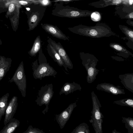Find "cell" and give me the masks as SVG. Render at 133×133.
<instances>
[{
    "mask_svg": "<svg viewBox=\"0 0 133 133\" xmlns=\"http://www.w3.org/2000/svg\"><path fill=\"white\" fill-rule=\"evenodd\" d=\"M68 29L74 33L92 38H100L114 35L110 28L103 23L98 24L95 26H91L79 25L69 27Z\"/></svg>",
    "mask_w": 133,
    "mask_h": 133,
    "instance_id": "6da1fadb",
    "label": "cell"
},
{
    "mask_svg": "<svg viewBox=\"0 0 133 133\" xmlns=\"http://www.w3.org/2000/svg\"><path fill=\"white\" fill-rule=\"evenodd\" d=\"M64 4L61 2H55L52 14L60 17L74 18L90 16L92 12L88 10H80L68 5L64 6Z\"/></svg>",
    "mask_w": 133,
    "mask_h": 133,
    "instance_id": "7a4b0ae2",
    "label": "cell"
},
{
    "mask_svg": "<svg viewBox=\"0 0 133 133\" xmlns=\"http://www.w3.org/2000/svg\"><path fill=\"white\" fill-rule=\"evenodd\" d=\"M38 60L39 63L38 65L37 59L33 63V75L35 79H41L44 77L55 76L57 72L53 68L47 63L46 58L43 53L42 48L39 52Z\"/></svg>",
    "mask_w": 133,
    "mask_h": 133,
    "instance_id": "3957f363",
    "label": "cell"
},
{
    "mask_svg": "<svg viewBox=\"0 0 133 133\" xmlns=\"http://www.w3.org/2000/svg\"><path fill=\"white\" fill-rule=\"evenodd\" d=\"M91 96L92 109L89 121L91 124L95 133H103L102 124L104 116L100 111L102 106L94 91L91 92Z\"/></svg>",
    "mask_w": 133,
    "mask_h": 133,
    "instance_id": "277c9868",
    "label": "cell"
},
{
    "mask_svg": "<svg viewBox=\"0 0 133 133\" xmlns=\"http://www.w3.org/2000/svg\"><path fill=\"white\" fill-rule=\"evenodd\" d=\"M79 55L82 64L87 71V82L91 83L95 80L99 71L96 68L98 60L94 55L90 54L81 52Z\"/></svg>",
    "mask_w": 133,
    "mask_h": 133,
    "instance_id": "5b68a950",
    "label": "cell"
},
{
    "mask_svg": "<svg viewBox=\"0 0 133 133\" xmlns=\"http://www.w3.org/2000/svg\"><path fill=\"white\" fill-rule=\"evenodd\" d=\"M27 10L28 14L29 30H34L38 25L44 15L46 7L39 4L32 3Z\"/></svg>",
    "mask_w": 133,
    "mask_h": 133,
    "instance_id": "8992f818",
    "label": "cell"
},
{
    "mask_svg": "<svg viewBox=\"0 0 133 133\" xmlns=\"http://www.w3.org/2000/svg\"><path fill=\"white\" fill-rule=\"evenodd\" d=\"M54 93L52 84H46L42 86L39 91L38 96L35 102L39 106H41L44 105L46 106L45 108L42 112L44 114L48 111V105Z\"/></svg>",
    "mask_w": 133,
    "mask_h": 133,
    "instance_id": "52a82bcc",
    "label": "cell"
},
{
    "mask_svg": "<svg viewBox=\"0 0 133 133\" xmlns=\"http://www.w3.org/2000/svg\"><path fill=\"white\" fill-rule=\"evenodd\" d=\"M9 82L15 83L20 91L22 96L24 97H25L26 82L23 62L19 65Z\"/></svg>",
    "mask_w": 133,
    "mask_h": 133,
    "instance_id": "ba28073f",
    "label": "cell"
},
{
    "mask_svg": "<svg viewBox=\"0 0 133 133\" xmlns=\"http://www.w3.org/2000/svg\"><path fill=\"white\" fill-rule=\"evenodd\" d=\"M47 42L52 45L58 53L64 62L66 69H71L73 68L72 63L65 50L59 42L57 43L51 38L48 37Z\"/></svg>",
    "mask_w": 133,
    "mask_h": 133,
    "instance_id": "9c48e42d",
    "label": "cell"
},
{
    "mask_svg": "<svg viewBox=\"0 0 133 133\" xmlns=\"http://www.w3.org/2000/svg\"><path fill=\"white\" fill-rule=\"evenodd\" d=\"M77 106L76 102L71 103L60 114L55 115V119L61 129H62L64 127L69 119L74 109Z\"/></svg>",
    "mask_w": 133,
    "mask_h": 133,
    "instance_id": "30bf717a",
    "label": "cell"
},
{
    "mask_svg": "<svg viewBox=\"0 0 133 133\" xmlns=\"http://www.w3.org/2000/svg\"><path fill=\"white\" fill-rule=\"evenodd\" d=\"M97 90L103 91L114 95H124V90L119 86H115L113 84L106 83H103L97 85L96 87Z\"/></svg>",
    "mask_w": 133,
    "mask_h": 133,
    "instance_id": "8fae6325",
    "label": "cell"
},
{
    "mask_svg": "<svg viewBox=\"0 0 133 133\" xmlns=\"http://www.w3.org/2000/svg\"><path fill=\"white\" fill-rule=\"evenodd\" d=\"M42 28L54 37L64 40H69V37L64 34L56 25L47 23H41Z\"/></svg>",
    "mask_w": 133,
    "mask_h": 133,
    "instance_id": "7c38bea8",
    "label": "cell"
},
{
    "mask_svg": "<svg viewBox=\"0 0 133 133\" xmlns=\"http://www.w3.org/2000/svg\"><path fill=\"white\" fill-rule=\"evenodd\" d=\"M18 106L17 97L13 96L10 101L6 108L4 120V125L7 124L13 118Z\"/></svg>",
    "mask_w": 133,
    "mask_h": 133,
    "instance_id": "4fadbf2b",
    "label": "cell"
},
{
    "mask_svg": "<svg viewBox=\"0 0 133 133\" xmlns=\"http://www.w3.org/2000/svg\"><path fill=\"white\" fill-rule=\"evenodd\" d=\"M118 77L124 87L133 93V73L120 75Z\"/></svg>",
    "mask_w": 133,
    "mask_h": 133,
    "instance_id": "5bb4252c",
    "label": "cell"
},
{
    "mask_svg": "<svg viewBox=\"0 0 133 133\" xmlns=\"http://www.w3.org/2000/svg\"><path fill=\"white\" fill-rule=\"evenodd\" d=\"M82 89L80 85L75 82H66L61 88L59 94L61 95L63 94H64L67 95L77 90L81 91Z\"/></svg>",
    "mask_w": 133,
    "mask_h": 133,
    "instance_id": "9a60e30c",
    "label": "cell"
},
{
    "mask_svg": "<svg viewBox=\"0 0 133 133\" xmlns=\"http://www.w3.org/2000/svg\"><path fill=\"white\" fill-rule=\"evenodd\" d=\"M46 50L49 55L53 59L55 62L60 66H63L66 70L64 63L58 53L51 45L48 44L46 46Z\"/></svg>",
    "mask_w": 133,
    "mask_h": 133,
    "instance_id": "2e32d148",
    "label": "cell"
},
{
    "mask_svg": "<svg viewBox=\"0 0 133 133\" xmlns=\"http://www.w3.org/2000/svg\"><path fill=\"white\" fill-rule=\"evenodd\" d=\"M20 122L17 119L13 118L5 125L0 133H14L19 125Z\"/></svg>",
    "mask_w": 133,
    "mask_h": 133,
    "instance_id": "e0dca14e",
    "label": "cell"
},
{
    "mask_svg": "<svg viewBox=\"0 0 133 133\" xmlns=\"http://www.w3.org/2000/svg\"><path fill=\"white\" fill-rule=\"evenodd\" d=\"M42 41L40 36H38L35 40L33 46L29 52V54L32 57H35L41 48Z\"/></svg>",
    "mask_w": 133,
    "mask_h": 133,
    "instance_id": "ac0fdd59",
    "label": "cell"
},
{
    "mask_svg": "<svg viewBox=\"0 0 133 133\" xmlns=\"http://www.w3.org/2000/svg\"><path fill=\"white\" fill-rule=\"evenodd\" d=\"M9 94L7 93L0 98V121L5 114L8 106V100Z\"/></svg>",
    "mask_w": 133,
    "mask_h": 133,
    "instance_id": "d6986e66",
    "label": "cell"
},
{
    "mask_svg": "<svg viewBox=\"0 0 133 133\" xmlns=\"http://www.w3.org/2000/svg\"><path fill=\"white\" fill-rule=\"evenodd\" d=\"M11 66V63L4 60H0V82L5 76Z\"/></svg>",
    "mask_w": 133,
    "mask_h": 133,
    "instance_id": "ffe728a7",
    "label": "cell"
},
{
    "mask_svg": "<svg viewBox=\"0 0 133 133\" xmlns=\"http://www.w3.org/2000/svg\"><path fill=\"white\" fill-rule=\"evenodd\" d=\"M71 133H90L89 127L86 123H82L73 129Z\"/></svg>",
    "mask_w": 133,
    "mask_h": 133,
    "instance_id": "44dd1931",
    "label": "cell"
},
{
    "mask_svg": "<svg viewBox=\"0 0 133 133\" xmlns=\"http://www.w3.org/2000/svg\"><path fill=\"white\" fill-rule=\"evenodd\" d=\"M122 122L124 124L128 133H133V118L130 117H122Z\"/></svg>",
    "mask_w": 133,
    "mask_h": 133,
    "instance_id": "7402d4cb",
    "label": "cell"
},
{
    "mask_svg": "<svg viewBox=\"0 0 133 133\" xmlns=\"http://www.w3.org/2000/svg\"><path fill=\"white\" fill-rule=\"evenodd\" d=\"M113 103L122 106H125L133 108L132 98H126L114 101Z\"/></svg>",
    "mask_w": 133,
    "mask_h": 133,
    "instance_id": "603a6c76",
    "label": "cell"
},
{
    "mask_svg": "<svg viewBox=\"0 0 133 133\" xmlns=\"http://www.w3.org/2000/svg\"><path fill=\"white\" fill-rule=\"evenodd\" d=\"M119 27L122 32L132 41H133V30L125 26L120 25Z\"/></svg>",
    "mask_w": 133,
    "mask_h": 133,
    "instance_id": "cb8c5ba5",
    "label": "cell"
},
{
    "mask_svg": "<svg viewBox=\"0 0 133 133\" xmlns=\"http://www.w3.org/2000/svg\"><path fill=\"white\" fill-rule=\"evenodd\" d=\"M110 46L117 51L124 52V53L131 55L133 57V55L131 53L119 44L115 43L110 44Z\"/></svg>",
    "mask_w": 133,
    "mask_h": 133,
    "instance_id": "d4e9b609",
    "label": "cell"
},
{
    "mask_svg": "<svg viewBox=\"0 0 133 133\" xmlns=\"http://www.w3.org/2000/svg\"><path fill=\"white\" fill-rule=\"evenodd\" d=\"M32 1L33 3L39 4L46 7L52 5V2L49 0H32Z\"/></svg>",
    "mask_w": 133,
    "mask_h": 133,
    "instance_id": "484cf974",
    "label": "cell"
},
{
    "mask_svg": "<svg viewBox=\"0 0 133 133\" xmlns=\"http://www.w3.org/2000/svg\"><path fill=\"white\" fill-rule=\"evenodd\" d=\"M23 133H45L42 130L38 128H33L32 125H30L27 130Z\"/></svg>",
    "mask_w": 133,
    "mask_h": 133,
    "instance_id": "4316f807",
    "label": "cell"
},
{
    "mask_svg": "<svg viewBox=\"0 0 133 133\" xmlns=\"http://www.w3.org/2000/svg\"><path fill=\"white\" fill-rule=\"evenodd\" d=\"M90 16L91 19L94 21H99L101 18L100 14L96 11L92 12Z\"/></svg>",
    "mask_w": 133,
    "mask_h": 133,
    "instance_id": "83f0119b",
    "label": "cell"
},
{
    "mask_svg": "<svg viewBox=\"0 0 133 133\" xmlns=\"http://www.w3.org/2000/svg\"><path fill=\"white\" fill-rule=\"evenodd\" d=\"M15 8V5L13 4H10L9 8V11L10 12H13Z\"/></svg>",
    "mask_w": 133,
    "mask_h": 133,
    "instance_id": "f1b7e54d",
    "label": "cell"
},
{
    "mask_svg": "<svg viewBox=\"0 0 133 133\" xmlns=\"http://www.w3.org/2000/svg\"><path fill=\"white\" fill-rule=\"evenodd\" d=\"M129 17L130 18H133V12L130 13L129 15Z\"/></svg>",
    "mask_w": 133,
    "mask_h": 133,
    "instance_id": "f546056e",
    "label": "cell"
},
{
    "mask_svg": "<svg viewBox=\"0 0 133 133\" xmlns=\"http://www.w3.org/2000/svg\"><path fill=\"white\" fill-rule=\"evenodd\" d=\"M116 130L115 129H114L112 131V133H116Z\"/></svg>",
    "mask_w": 133,
    "mask_h": 133,
    "instance_id": "4dcf8cb0",
    "label": "cell"
},
{
    "mask_svg": "<svg viewBox=\"0 0 133 133\" xmlns=\"http://www.w3.org/2000/svg\"><path fill=\"white\" fill-rule=\"evenodd\" d=\"M116 131V133H121V132H118V131H116H116Z\"/></svg>",
    "mask_w": 133,
    "mask_h": 133,
    "instance_id": "1f68e13d",
    "label": "cell"
}]
</instances>
